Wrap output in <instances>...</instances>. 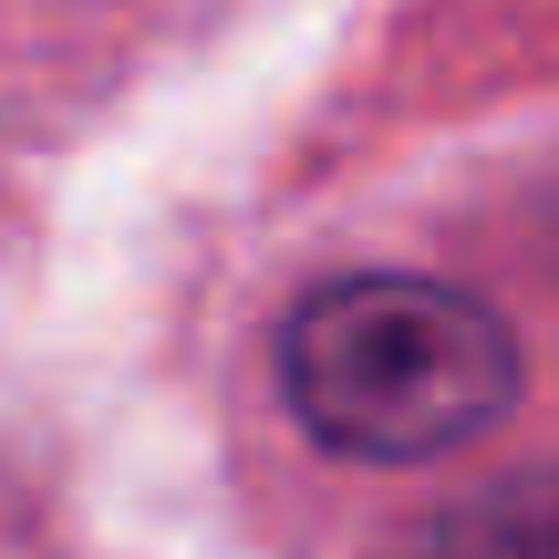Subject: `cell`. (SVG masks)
Returning a JSON list of instances; mask_svg holds the SVG:
<instances>
[{"instance_id":"1","label":"cell","mask_w":559,"mask_h":559,"mask_svg":"<svg viewBox=\"0 0 559 559\" xmlns=\"http://www.w3.org/2000/svg\"><path fill=\"white\" fill-rule=\"evenodd\" d=\"M280 383H290V415L332 456L404 466V456H445L508 415L519 342L487 300L445 290V280L362 270L290 311Z\"/></svg>"},{"instance_id":"2","label":"cell","mask_w":559,"mask_h":559,"mask_svg":"<svg viewBox=\"0 0 559 559\" xmlns=\"http://www.w3.org/2000/svg\"><path fill=\"white\" fill-rule=\"evenodd\" d=\"M415 559H559V466L539 477H498L477 498H456L425 528Z\"/></svg>"},{"instance_id":"3","label":"cell","mask_w":559,"mask_h":559,"mask_svg":"<svg viewBox=\"0 0 559 559\" xmlns=\"http://www.w3.org/2000/svg\"><path fill=\"white\" fill-rule=\"evenodd\" d=\"M549 249H559V228H549Z\"/></svg>"}]
</instances>
